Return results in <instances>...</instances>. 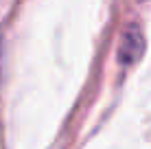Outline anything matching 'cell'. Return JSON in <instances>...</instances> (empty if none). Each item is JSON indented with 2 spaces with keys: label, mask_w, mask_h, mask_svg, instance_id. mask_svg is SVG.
Returning a JSON list of instances; mask_svg holds the SVG:
<instances>
[{
  "label": "cell",
  "mask_w": 151,
  "mask_h": 149,
  "mask_svg": "<svg viewBox=\"0 0 151 149\" xmlns=\"http://www.w3.org/2000/svg\"><path fill=\"white\" fill-rule=\"evenodd\" d=\"M145 50V35L140 31L138 24H129L127 29L123 31V37H121V44H118V61L123 66H129V64H136L140 59Z\"/></svg>",
  "instance_id": "obj_1"
}]
</instances>
